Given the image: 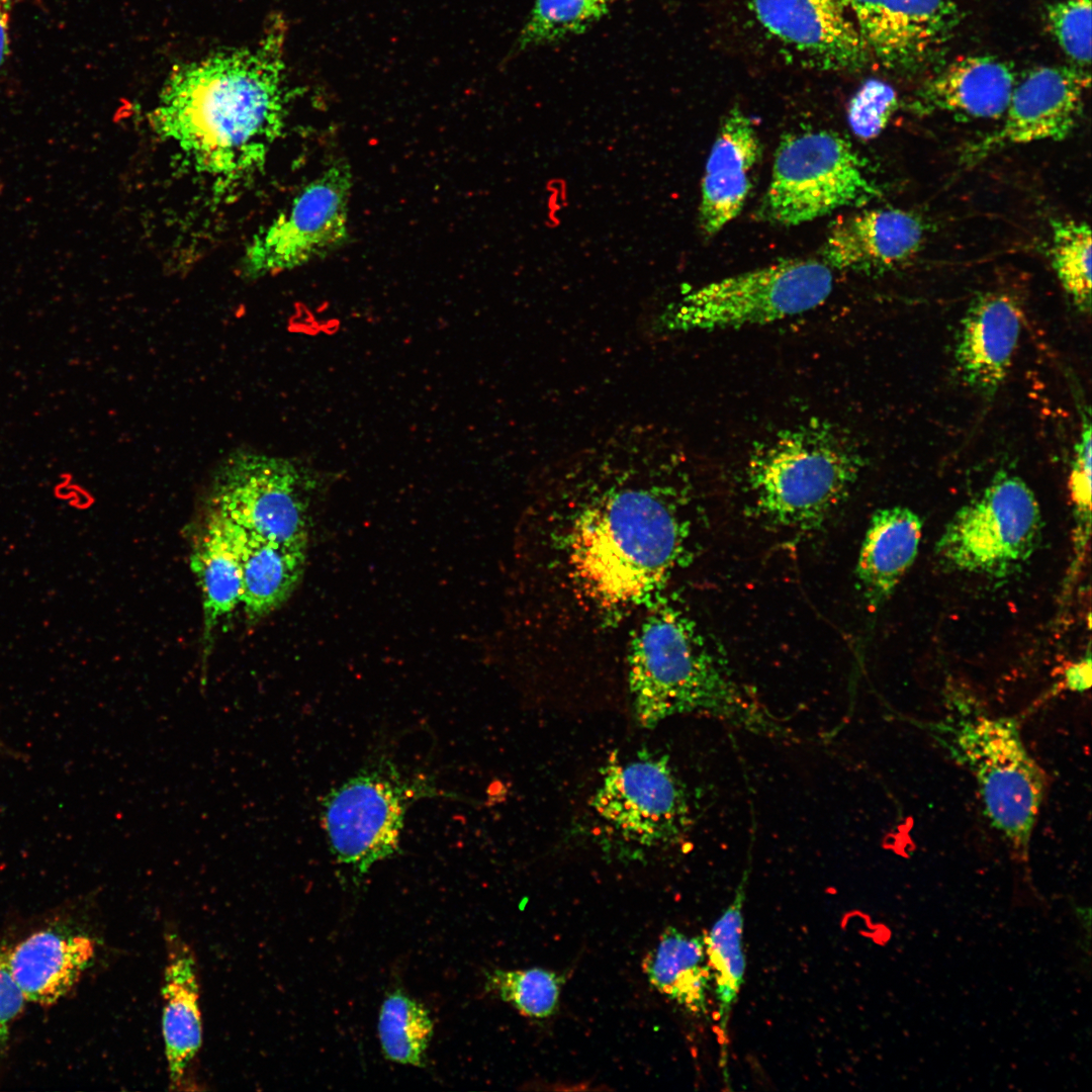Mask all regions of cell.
Instances as JSON below:
<instances>
[{"instance_id":"18","label":"cell","mask_w":1092,"mask_h":1092,"mask_svg":"<svg viewBox=\"0 0 1092 1092\" xmlns=\"http://www.w3.org/2000/svg\"><path fill=\"white\" fill-rule=\"evenodd\" d=\"M760 155L752 120L740 108H732L720 124L702 181L699 224L706 236L716 235L738 216Z\"/></svg>"},{"instance_id":"6","label":"cell","mask_w":1092,"mask_h":1092,"mask_svg":"<svg viewBox=\"0 0 1092 1092\" xmlns=\"http://www.w3.org/2000/svg\"><path fill=\"white\" fill-rule=\"evenodd\" d=\"M832 286V270L821 260H785L687 293L666 308L661 324L671 332L769 324L817 307Z\"/></svg>"},{"instance_id":"35","label":"cell","mask_w":1092,"mask_h":1092,"mask_svg":"<svg viewBox=\"0 0 1092 1092\" xmlns=\"http://www.w3.org/2000/svg\"><path fill=\"white\" fill-rule=\"evenodd\" d=\"M1091 656L1088 653L1083 658L1071 663L1064 671L1065 688L1074 693H1083L1091 687Z\"/></svg>"},{"instance_id":"21","label":"cell","mask_w":1092,"mask_h":1092,"mask_svg":"<svg viewBox=\"0 0 1092 1092\" xmlns=\"http://www.w3.org/2000/svg\"><path fill=\"white\" fill-rule=\"evenodd\" d=\"M95 954L84 934L37 931L6 952L11 976L27 1002L50 1005L79 981Z\"/></svg>"},{"instance_id":"8","label":"cell","mask_w":1092,"mask_h":1092,"mask_svg":"<svg viewBox=\"0 0 1092 1092\" xmlns=\"http://www.w3.org/2000/svg\"><path fill=\"white\" fill-rule=\"evenodd\" d=\"M1041 529L1031 488L1016 475L1001 474L948 520L935 553L953 570L1002 578L1031 557Z\"/></svg>"},{"instance_id":"25","label":"cell","mask_w":1092,"mask_h":1092,"mask_svg":"<svg viewBox=\"0 0 1092 1092\" xmlns=\"http://www.w3.org/2000/svg\"><path fill=\"white\" fill-rule=\"evenodd\" d=\"M642 969L653 988L690 1013L708 1012L712 976L703 936L668 926L645 956Z\"/></svg>"},{"instance_id":"31","label":"cell","mask_w":1092,"mask_h":1092,"mask_svg":"<svg viewBox=\"0 0 1092 1092\" xmlns=\"http://www.w3.org/2000/svg\"><path fill=\"white\" fill-rule=\"evenodd\" d=\"M1050 30L1063 52L1086 69L1091 62V0H1063L1046 9Z\"/></svg>"},{"instance_id":"15","label":"cell","mask_w":1092,"mask_h":1092,"mask_svg":"<svg viewBox=\"0 0 1092 1092\" xmlns=\"http://www.w3.org/2000/svg\"><path fill=\"white\" fill-rule=\"evenodd\" d=\"M761 26L776 39L827 70H855L871 54L847 0H750Z\"/></svg>"},{"instance_id":"1","label":"cell","mask_w":1092,"mask_h":1092,"mask_svg":"<svg viewBox=\"0 0 1092 1092\" xmlns=\"http://www.w3.org/2000/svg\"><path fill=\"white\" fill-rule=\"evenodd\" d=\"M647 423L622 425L567 458L596 493L579 514L569 562L584 590L612 607L637 603L671 574L687 537L658 475L670 453Z\"/></svg>"},{"instance_id":"19","label":"cell","mask_w":1092,"mask_h":1092,"mask_svg":"<svg viewBox=\"0 0 1092 1092\" xmlns=\"http://www.w3.org/2000/svg\"><path fill=\"white\" fill-rule=\"evenodd\" d=\"M1015 85V72L1006 62L991 56L963 57L925 82L915 97V106L924 112L999 119Z\"/></svg>"},{"instance_id":"29","label":"cell","mask_w":1092,"mask_h":1092,"mask_svg":"<svg viewBox=\"0 0 1092 1092\" xmlns=\"http://www.w3.org/2000/svg\"><path fill=\"white\" fill-rule=\"evenodd\" d=\"M1091 230L1078 220L1053 222L1052 261L1060 283L1076 307H1091Z\"/></svg>"},{"instance_id":"13","label":"cell","mask_w":1092,"mask_h":1092,"mask_svg":"<svg viewBox=\"0 0 1092 1092\" xmlns=\"http://www.w3.org/2000/svg\"><path fill=\"white\" fill-rule=\"evenodd\" d=\"M1090 74L1076 66L1032 69L1016 85L1002 124L967 151L977 161L1007 146L1060 141L1070 134L1083 107Z\"/></svg>"},{"instance_id":"10","label":"cell","mask_w":1092,"mask_h":1092,"mask_svg":"<svg viewBox=\"0 0 1092 1092\" xmlns=\"http://www.w3.org/2000/svg\"><path fill=\"white\" fill-rule=\"evenodd\" d=\"M309 476L288 457L236 449L214 469L210 509L245 530L307 552Z\"/></svg>"},{"instance_id":"22","label":"cell","mask_w":1092,"mask_h":1092,"mask_svg":"<svg viewBox=\"0 0 1092 1092\" xmlns=\"http://www.w3.org/2000/svg\"><path fill=\"white\" fill-rule=\"evenodd\" d=\"M216 514L239 561L241 605L248 621L258 622L291 597L303 575L306 552L267 540Z\"/></svg>"},{"instance_id":"11","label":"cell","mask_w":1092,"mask_h":1092,"mask_svg":"<svg viewBox=\"0 0 1092 1092\" xmlns=\"http://www.w3.org/2000/svg\"><path fill=\"white\" fill-rule=\"evenodd\" d=\"M352 172L347 162L329 165L291 204L248 245L243 272L260 278L301 267L348 240Z\"/></svg>"},{"instance_id":"12","label":"cell","mask_w":1092,"mask_h":1092,"mask_svg":"<svg viewBox=\"0 0 1092 1092\" xmlns=\"http://www.w3.org/2000/svg\"><path fill=\"white\" fill-rule=\"evenodd\" d=\"M592 806L622 837L645 846L677 841L690 823L686 792L663 756L612 760Z\"/></svg>"},{"instance_id":"30","label":"cell","mask_w":1092,"mask_h":1092,"mask_svg":"<svg viewBox=\"0 0 1092 1092\" xmlns=\"http://www.w3.org/2000/svg\"><path fill=\"white\" fill-rule=\"evenodd\" d=\"M563 978L540 968L503 970L486 975V990L524 1016L543 1019L558 1007Z\"/></svg>"},{"instance_id":"32","label":"cell","mask_w":1092,"mask_h":1092,"mask_svg":"<svg viewBox=\"0 0 1092 1092\" xmlns=\"http://www.w3.org/2000/svg\"><path fill=\"white\" fill-rule=\"evenodd\" d=\"M897 108L898 96L892 86L881 80H868L849 101V126L858 138L874 139L885 129Z\"/></svg>"},{"instance_id":"17","label":"cell","mask_w":1092,"mask_h":1092,"mask_svg":"<svg viewBox=\"0 0 1092 1092\" xmlns=\"http://www.w3.org/2000/svg\"><path fill=\"white\" fill-rule=\"evenodd\" d=\"M924 226L915 214L899 208H875L835 221L821 248L830 269L877 271L901 264L921 247Z\"/></svg>"},{"instance_id":"2","label":"cell","mask_w":1092,"mask_h":1092,"mask_svg":"<svg viewBox=\"0 0 1092 1092\" xmlns=\"http://www.w3.org/2000/svg\"><path fill=\"white\" fill-rule=\"evenodd\" d=\"M283 24L251 49L180 67L150 113L153 130L218 182L261 170L285 117Z\"/></svg>"},{"instance_id":"9","label":"cell","mask_w":1092,"mask_h":1092,"mask_svg":"<svg viewBox=\"0 0 1092 1092\" xmlns=\"http://www.w3.org/2000/svg\"><path fill=\"white\" fill-rule=\"evenodd\" d=\"M438 795L423 780H408L379 760L332 789L322 802V825L336 860L356 875L393 856L399 849L408 805Z\"/></svg>"},{"instance_id":"38","label":"cell","mask_w":1092,"mask_h":1092,"mask_svg":"<svg viewBox=\"0 0 1092 1092\" xmlns=\"http://www.w3.org/2000/svg\"><path fill=\"white\" fill-rule=\"evenodd\" d=\"M602 1H604L605 3H607V4H608V3H611V2H614V1H618V0H602Z\"/></svg>"},{"instance_id":"4","label":"cell","mask_w":1092,"mask_h":1092,"mask_svg":"<svg viewBox=\"0 0 1092 1092\" xmlns=\"http://www.w3.org/2000/svg\"><path fill=\"white\" fill-rule=\"evenodd\" d=\"M945 712L924 723L935 741L973 777L990 825L1019 861L1046 792V775L1025 746L1018 722L988 712L967 689L949 685Z\"/></svg>"},{"instance_id":"5","label":"cell","mask_w":1092,"mask_h":1092,"mask_svg":"<svg viewBox=\"0 0 1092 1092\" xmlns=\"http://www.w3.org/2000/svg\"><path fill=\"white\" fill-rule=\"evenodd\" d=\"M860 470L861 459L841 432L810 420L760 444L749 459L747 480L760 514L810 530L845 498Z\"/></svg>"},{"instance_id":"20","label":"cell","mask_w":1092,"mask_h":1092,"mask_svg":"<svg viewBox=\"0 0 1092 1092\" xmlns=\"http://www.w3.org/2000/svg\"><path fill=\"white\" fill-rule=\"evenodd\" d=\"M162 1034L172 1086L182 1085L202 1044L197 963L192 948L175 931L165 936Z\"/></svg>"},{"instance_id":"7","label":"cell","mask_w":1092,"mask_h":1092,"mask_svg":"<svg viewBox=\"0 0 1092 1092\" xmlns=\"http://www.w3.org/2000/svg\"><path fill=\"white\" fill-rule=\"evenodd\" d=\"M881 194L850 143L827 130L784 138L765 195L768 217L798 225L837 209L861 206Z\"/></svg>"},{"instance_id":"27","label":"cell","mask_w":1092,"mask_h":1092,"mask_svg":"<svg viewBox=\"0 0 1092 1092\" xmlns=\"http://www.w3.org/2000/svg\"><path fill=\"white\" fill-rule=\"evenodd\" d=\"M433 1034L428 1010L396 990L382 1002L378 1035L384 1056L392 1062L421 1067Z\"/></svg>"},{"instance_id":"24","label":"cell","mask_w":1092,"mask_h":1092,"mask_svg":"<svg viewBox=\"0 0 1092 1092\" xmlns=\"http://www.w3.org/2000/svg\"><path fill=\"white\" fill-rule=\"evenodd\" d=\"M190 568L202 599L204 656L216 627L241 605L239 561L220 517L209 509L202 531L192 544Z\"/></svg>"},{"instance_id":"36","label":"cell","mask_w":1092,"mask_h":1092,"mask_svg":"<svg viewBox=\"0 0 1092 1092\" xmlns=\"http://www.w3.org/2000/svg\"><path fill=\"white\" fill-rule=\"evenodd\" d=\"M10 46V16L8 8L0 7V68L4 64Z\"/></svg>"},{"instance_id":"3","label":"cell","mask_w":1092,"mask_h":1092,"mask_svg":"<svg viewBox=\"0 0 1092 1092\" xmlns=\"http://www.w3.org/2000/svg\"><path fill=\"white\" fill-rule=\"evenodd\" d=\"M628 681L634 716L644 728L698 712L752 733L788 735L781 721L730 676L695 623L673 607H655L641 623L630 647Z\"/></svg>"},{"instance_id":"23","label":"cell","mask_w":1092,"mask_h":1092,"mask_svg":"<svg viewBox=\"0 0 1092 1092\" xmlns=\"http://www.w3.org/2000/svg\"><path fill=\"white\" fill-rule=\"evenodd\" d=\"M922 529L920 516L905 506L883 508L872 516L858 554L856 577L873 610L890 599L914 563Z\"/></svg>"},{"instance_id":"16","label":"cell","mask_w":1092,"mask_h":1092,"mask_svg":"<svg viewBox=\"0 0 1092 1092\" xmlns=\"http://www.w3.org/2000/svg\"><path fill=\"white\" fill-rule=\"evenodd\" d=\"M1023 325L1019 301L1002 291L987 292L967 309L954 360L964 382L992 396L1005 381Z\"/></svg>"},{"instance_id":"28","label":"cell","mask_w":1092,"mask_h":1092,"mask_svg":"<svg viewBox=\"0 0 1092 1092\" xmlns=\"http://www.w3.org/2000/svg\"><path fill=\"white\" fill-rule=\"evenodd\" d=\"M608 13L602 0H536L515 44L519 53L580 34Z\"/></svg>"},{"instance_id":"34","label":"cell","mask_w":1092,"mask_h":1092,"mask_svg":"<svg viewBox=\"0 0 1092 1092\" xmlns=\"http://www.w3.org/2000/svg\"><path fill=\"white\" fill-rule=\"evenodd\" d=\"M26 1002L11 976L6 952L0 949V1049L7 1041L11 1027L22 1013Z\"/></svg>"},{"instance_id":"37","label":"cell","mask_w":1092,"mask_h":1092,"mask_svg":"<svg viewBox=\"0 0 1092 1092\" xmlns=\"http://www.w3.org/2000/svg\"><path fill=\"white\" fill-rule=\"evenodd\" d=\"M12 1L13 0H0V7L9 9Z\"/></svg>"},{"instance_id":"33","label":"cell","mask_w":1092,"mask_h":1092,"mask_svg":"<svg viewBox=\"0 0 1092 1092\" xmlns=\"http://www.w3.org/2000/svg\"><path fill=\"white\" fill-rule=\"evenodd\" d=\"M1092 437L1090 419L1084 416L1070 473L1069 488L1080 539L1089 536L1091 522Z\"/></svg>"},{"instance_id":"26","label":"cell","mask_w":1092,"mask_h":1092,"mask_svg":"<svg viewBox=\"0 0 1092 1092\" xmlns=\"http://www.w3.org/2000/svg\"><path fill=\"white\" fill-rule=\"evenodd\" d=\"M748 869L743 873L733 900L704 936L718 1006L719 1029L724 1038L732 1007L744 983L746 963L742 935Z\"/></svg>"},{"instance_id":"14","label":"cell","mask_w":1092,"mask_h":1092,"mask_svg":"<svg viewBox=\"0 0 1092 1092\" xmlns=\"http://www.w3.org/2000/svg\"><path fill=\"white\" fill-rule=\"evenodd\" d=\"M871 54L888 69L911 72L932 61L960 20L953 0H847Z\"/></svg>"}]
</instances>
